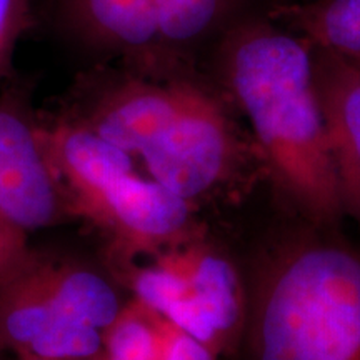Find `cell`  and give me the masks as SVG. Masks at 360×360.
Instances as JSON below:
<instances>
[{"label": "cell", "mask_w": 360, "mask_h": 360, "mask_svg": "<svg viewBox=\"0 0 360 360\" xmlns=\"http://www.w3.org/2000/svg\"><path fill=\"white\" fill-rule=\"evenodd\" d=\"M220 92L240 110L282 191L319 224L344 212L312 70V45L254 12L212 45Z\"/></svg>", "instance_id": "cell-1"}, {"label": "cell", "mask_w": 360, "mask_h": 360, "mask_svg": "<svg viewBox=\"0 0 360 360\" xmlns=\"http://www.w3.org/2000/svg\"><path fill=\"white\" fill-rule=\"evenodd\" d=\"M240 360H360V247L278 250L252 295Z\"/></svg>", "instance_id": "cell-2"}, {"label": "cell", "mask_w": 360, "mask_h": 360, "mask_svg": "<svg viewBox=\"0 0 360 360\" xmlns=\"http://www.w3.org/2000/svg\"><path fill=\"white\" fill-rule=\"evenodd\" d=\"M259 0H51V24L94 64L150 77L193 70L197 52Z\"/></svg>", "instance_id": "cell-3"}, {"label": "cell", "mask_w": 360, "mask_h": 360, "mask_svg": "<svg viewBox=\"0 0 360 360\" xmlns=\"http://www.w3.org/2000/svg\"><path fill=\"white\" fill-rule=\"evenodd\" d=\"M220 90L195 70L162 80L141 125L137 154L152 179L193 202L222 182L240 155L242 141Z\"/></svg>", "instance_id": "cell-4"}, {"label": "cell", "mask_w": 360, "mask_h": 360, "mask_svg": "<svg viewBox=\"0 0 360 360\" xmlns=\"http://www.w3.org/2000/svg\"><path fill=\"white\" fill-rule=\"evenodd\" d=\"M139 295L217 357L238 337L245 321L232 264L192 236L157 252L139 283Z\"/></svg>", "instance_id": "cell-5"}, {"label": "cell", "mask_w": 360, "mask_h": 360, "mask_svg": "<svg viewBox=\"0 0 360 360\" xmlns=\"http://www.w3.org/2000/svg\"><path fill=\"white\" fill-rule=\"evenodd\" d=\"M67 215L39 130V110L25 82L0 94V225L29 237Z\"/></svg>", "instance_id": "cell-6"}, {"label": "cell", "mask_w": 360, "mask_h": 360, "mask_svg": "<svg viewBox=\"0 0 360 360\" xmlns=\"http://www.w3.org/2000/svg\"><path fill=\"white\" fill-rule=\"evenodd\" d=\"M70 215L105 233L117 269L192 236L191 202L135 170L79 202Z\"/></svg>", "instance_id": "cell-7"}, {"label": "cell", "mask_w": 360, "mask_h": 360, "mask_svg": "<svg viewBox=\"0 0 360 360\" xmlns=\"http://www.w3.org/2000/svg\"><path fill=\"white\" fill-rule=\"evenodd\" d=\"M312 70L342 207L360 222V60L312 47Z\"/></svg>", "instance_id": "cell-8"}, {"label": "cell", "mask_w": 360, "mask_h": 360, "mask_svg": "<svg viewBox=\"0 0 360 360\" xmlns=\"http://www.w3.org/2000/svg\"><path fill=\"white\" fill-rule=\"evenodd\" d=\"M35 254L45 287L65 317L102 332L117 321L125 302L109 278L74 260Z\"/></svg>", "instance_id": "cell-9"}, {"label": "cell", "mask_w": 360, "mask_h": 360, "mask_svg": "<svg viewBox=\"0 0 360 360\" xmlns=\"http://www.w3.org/2000/svg\"><path fill=\"white\" fill-rule=\"evenodd\" d=\"M264 12L312 47L360 60V0L277 2Z\"/></svg>", "instance_id": "cell-10"}, {"label": "cell", "mask_w": 360, "mask_h": 360, "mask_svg": "<svg viewBox=\"0 0 360 360\" xmlns=\"http://www.w3.org/2000/svg\"><path fill=\"white\" fill-rule=\"evenodd\" d=\"M159 314L132 299L103 332L105 360H155Z\"/></svg>", "instance_id": "cell-11"}, {"label": "cell", "mask_w": 360, "mask_h": 360, "mask_svg": "<svg viewBox=\"0 0 360 360\" xmlns=\"http://www.w3.org/2000/svg\"><path fill=\"white\" fill-rule=\"evenodd\" d=\"M35 0H0V84L13 74V57L20 40L35 25Z\"/></svg>", "instance_id": "cell-12"}, {"label": "cell", "mask_w": 360, "mask_h": 360, "mask_svg": "<svg viewBox=\"0 0 360 360\" xmlns=\"http://www.w3.org/2000/svg\"><path fill=\"white\" fill-rule=\"evenodd\" d=\"M155 360H219L209 347L159 315Z\"/></svg>", "instance_id": "cell-13"}, {"label": "cell", "mask_w": 360, "mask_h": 360, "mask_svg": "<svg viewBox=\"0 0 360 360\" xmlns=\"http://www.w3.org/2000/svg\"><path fill=\"white\" fill-rule=\"evenodd\" d=\"M29 237L0 225V274L13 267L29 252Z\"/></svg>", "instance_id": "cell-14"}, {"label": "cell", "mask_w": 360, "mask_h": 360, "mask_svg": "<svg viewBox=\"0 0 360 360\" xmlns=\"http://www.w3.org/2000/svg\"><path fill=\"white\" fill-rule=\"evenodd\" d=\"M94 360H105V357H103V354H102L101 357H97V359H94Z\"/></svg>", "instance_id": "cell-15"}, {"label": "cell", "mask_w": 360, "mask_h": 360, "mask_svg": "<svg viewBox=\"0 0 360 360\" xmlns=\"http://www.w3.org/2000/svg\"><path fill=\"white\" fill-rule=\"evenodd\" d=\"M22 360H32V359H22Z\"/></svg>", "instance_id": "cell-16"}]
</instances>
